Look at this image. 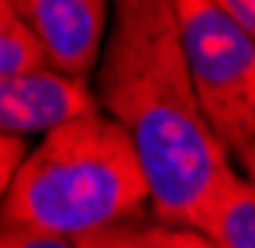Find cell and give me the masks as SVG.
I'll return each mask as SVG.
<instances>
[{"mask_svg":"<svg viewBox=\"0 0 255 248\" xmlns=\"http://www.w3.org/2000/svg\"><path fill=\"white\" fill-rule=\"evenodd\" d=\"M159 248H214V245H207L197 231H183V228L159 224Z\"/></svg>","mask_w":255,"mask_h":248,"instance_id":"11","label":"cell"},{"mask_svg":"<svg viewBox=\"0 0 255 248\" xmlns=\"http://www.w3.org/2000/svg\"><path fill=\"white\" fill-rule=\"evenodd\" d=\"M193 231L214 248H255V183L235 172L200 210Z\"/></svg>","mask_w":255,"mask_h":248,"instance_id":"6","label":"cell"},{"mask_svg":"<svg viewBox=\"0 0 255 248\" xmlns=\"http://www.w3.org/2000/svg\"><path fill=\"white\" fill-rule=\"evenodd\" d=\"M93 97L141 162L155 224L193 231L200 210L235 176V162L200 111L176 0L114 3Z\"/></svg>","mask_w":255,"mask_h":248,"instance_id":"1","label":"cell"},{"mask_svg":"<svg viewBox=\"0 0 255 248\" xmlns=\"http://www.w3.org/2000/svg\"><path fill=\"white\" fill-rule=\"evenodd\" d=\"M242 176H245V179H252V183H255V155H252V159H249L245 165H242Z\"/></svg>","mask_w":255,"mask_h":248,"instance_id":"13","label":"cell"},{"mask_svg":"<svg viewBox=\"0 0 255 248\" xmlns=\"http://www.w3.org/2000/svg\"><path fill=\"white\" fill-rule=\"evenodd\" d=\"M93 107L97 97L86 83L62 80L55 73L0 76V134L7 138L48 134Z\"/></svg>","mask_w":255,"mask_h":248,"instance_id":"5","label":"cell"},{"mask_svg":"<svg viewBox=\"0 0 255 248\" xmlns=\"http://www.w3.org/2000/svg\"><path fill=\"white\" fill-rule=\"evenodd\" d=\"M28 31L45 55V69L73 83H86L100 69L111 38L114 7L104 0H14ZM90 86V83H86Z\"/></svg>","mask_w":255,"mask_h":248,"instance_id":"4","label":"cell"},{"mask_svg":"<svg viewBox=\"0 0 255 248\" xmlns=\"http://www.w3.org/2000/svg\"><path fill=\"white\" fill-rule=\"evenodd\" d=\"M48 73L45 55L24 17L10 0H0V76H35Z\"/></svg>","mask_w":255,"mask_h":248,"instance_id":"7","label":"cell"},{"mask_svg":"<svg viewBox=\"0 0 255 248\" xmlns=\"http://www.w3.org/2000/svg\"><path fill=\"white\" fill-rule=\"evenodd\" d=\"M0 248H80V245L31 231V228H21V224H10V221H0Z\"/></svg>","mask_w":255,"mask_h":248,"instance_id":"9","label":"cell"},{"mask_svg":"<svg viewBox=\"0 0 255 248\" xmlns=\"http://www.w3.org/2000/svg\"><path fill=\"white\" fill-rule=\"evenodd\" d=\"M148 207L152 193L128 134L93 107L42 134L0 204V221L83 242L141 221Z\"/></svg>","mask_w":255,"mask_h":248,"instance_id":"2","label":"cell"},{"mask_svg":"<svg viewBox=\"0 0 255 248\" xmlns=\"http://www.w3.org/2000/svg\"><path fill=\"white\" fill-rule=\"evenodd\" d=\"M221 7L231 14V21L255 41V0H221Z\"/></svg>","mask_w":255,"mask_h":248,"instance_id":"12","label":"cell"},{"mask_svg":"<svg viewBox=\"0 0 255 248\" xmlns=\"http://www.w3.org/2000/svg\"><path fill=\"white\" fill-rule=\"evenodd\" d=\"M80 248H159V224H145V221H131L121 228L100 231L93 238L76 242Z\"/></svg>","mask_w":255,"mask_h":248,"instance_id":"8","label":"cell"},{"mask_svg":"<svg viewBox=\"0 0 255 248\" xmlns=\"http://www.w3.org/2000/svg\"><path fill=\"white\" fill-rule=\"evenodd\" d=\"M176 17L200 111L242 169L255 155V41L221 0H176Z\"/></svg>","mask_w":255,"mask_h":248,"instance_id":"3","label":"cell"},{"mask_svg":"<svg viewBox=\"0 0 255 248\" xmlns=\"http://www.w3.org/2000/svg\"><path fill=\"white\" fill-rule=\"evenodd\" d=\"M24 159H28L24 138L0 134V204H3V197H7V190H10V183H14V176H17V169H21Z\"/></svg>","mask_w":255,"mask_h":248,"instance_id":"10","label":"cell"}]
</instances>
